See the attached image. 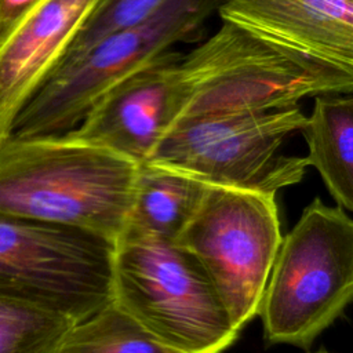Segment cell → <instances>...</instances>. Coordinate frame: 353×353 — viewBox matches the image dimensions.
I'll return each instance as SVG.
<instances>
[{
    "instance_id": "13",
    "label": "cell",
    "mask_w": 353,
    "mask_h": 353,
    "mask_svg": "<svg viewBox=\"0 0 353 353\" xmlns=\"http://www.w3.org/2000/svg\"><path fill=\"white\" fill-rule=\"evenodd\" d=\"M208 185L178 170L138 164L124 229L175 241Z\"/></svg>"
},
{
    "instance_id": "9",
    "label": "cell",
    "mask_w": 353,
    "mask_h": 353,
    "mask_svg": "<svg viewBox=\"0 0 353 353\" xmlns=\"http://www.w3.org/2000/svg\"><path fill=\"white\" fill-rule=\"evenodd\" d=\"M216 14L283 52L353 77V0H221Z\"/></svg>"
},
{
    "instance_id": "10",
    "label": "cell",
    "mask_w": 353,
    "mask_h": 353,
    "mask_svg": "<svg viewBox=\"0 0 353 353\" xmlns=\"http://www.w3.org/2000/svg\"><path fill=\"white\" fill-rule=\"evenodd\" d=\"M179 57L170 50L112 85L68 134L137 164L146 161L174 123L172 83Z\"/></svg>"
},
{
    "instance_id": "4",
    "label": "cell",
    "mask_w": 353,
    "mask_h": 353,
    "mask_svg": "<svg viewBox=\"0 0 353 353\" xmlns=\"http://www.w3.org/2000/svg\"><path fill=\"white\" fill-rule=\"evenodd\" d=\"M112 294L179 353H222L240 332L199 261L171 240L123 229L114 241Z\"/></svg>"
},
{
    "instance_id": "5",
    "label": "cell",
    "mask_w": 353,
    "mask_h": 353,
    "mask_svg": "<svg viewBox=\"0 0 353 353\" xmlns=\"http://www.w3.org/2000/svg\"><path fill=\"white\" fill-rule=\"evenodd\" d=\"M353 296V221L316 197L281 239L259 307L269 345L307 350Z\"/></svg>"
},
{
    "instance_id": "7",
    "label": "cell",
    "mask_w": 353,
    "mask_h": 353,
    "mask_svg": "<svg viewBox=\"0 0 353 353\" xmlns=\"http://www.w3.org/2000/svg\"><path fill=\"white\" fill-rule=\"evenodd\" d=\"M281 239L276 194L208 185L175 243L199 261L241 331L259 313Z\"/></svg>"
},
{
    "instance_id": "6",
    "label": "cell",
    "mask_w": 353,
    "mask_h": 353,
    "mask_svg": "<svg viewBox=\"0 0 353 353\" xmlns=\"http://www.w3.org/2000/svg\"><path fill=\"white\" fill-rule=\"evenodd\" d=\"M305 117L301 106H292L182 119L167 130L146 161L207 185L276 194L305 175V157L281 153Z\"/></svg>"
},
{
    "instance_id": "1",
    "label": "cell",
    "mask_w": 353,
    "mask_h": 353,
    "mask_svg": "<svg viewBox=\"0 0 353 353\" xmlns=\"http://www.w3.org/2000/svg\"><path fill=\"white\" fill-rule=\"evenodd\" d=\"M137 167L68 132L10 137L0 145V212L116 241L125 225Z\"/></svg>"
},
{
    "instance_id": "16",
    "label": "cell",
    "mask_w": 353,
    "mask_h": 353,
    "mask_svg": "<svg viewBox=\"0 0 353 353\" xmlns=\"http://www.w3.org/2000/svg\"><path fill=\"white\" fill-rule=\"evenodd\" d=\"M165 1L167 0H105L76 33L63 54L80 51L113 30L139 23L153 15Z\"/></svg>"
},
{
    "instance_id": "3",
    "label": "cell",
    "mask_w": 353,
    "mask_h": 353,
    "mask_svg": "<svg viewBox=\"0 0 353 353\" xmlns=\"http://www.w3.org/2000/svg\"><path fill=\"white\" fill-rule=\"evenodd\" d=\"M221 0H167L139 23L113 30L85 48L63 54L14 120V138L62 135L83 120L112 85L179 43L201 39Z\"/></svg>"
},
{
    "instance_id": "8",
    "label": "cell",
    "mask_w": 353,
    "mask_h": 353,
    "mask_svg": "<svg viewBox=\"0 0 353 353\" xmlns=\"http://www.w3.org/2000/svg\"><path fill=\"white\" fill-rule=\"evenodd\" d=\"M114 241L61 223L0 212V288L76 323L113 299Z\"/></svg>"
},
{
    "instance_id": "14",
    "label": "cell",
    "mask_w": 353,
    "mask_h": 353,
    "mask_svg": "<svg viewBox=\"0 0 353 353\" xmlns=\"http://www.w3.org/2000/svg\"><path fill=\"white\" fill-rule=\"evenodd\" d=\"M74 324L59 310L0 288V353H57Z\"/></svg>"
},
{
    "instance_id": "11",
    "label": "cell",
    "mask_w": 353,
    "mask_h": 353,
    "mask_svg": "<svg viewBox=\"0 0 353 353\" xmlns=\"http://www.w3.org/2000/svg\"><path fill=\"white\" fill-rule=\"evenodd\" d=\"M105 0H37L0 39V145L15 117Z\"/></svg>"
},
{
    "instance_id": "2",
    "label": "cell",
    "mask_w": 353,
    "mask_h": 353,
    "mask_svg": "<svg viewBox=\"0 0 353 353\" xmlns=\"http://www.w3.org/2000/svg\"><path fill=\"white\" fill-rule=\"evenodd\" d=\"M353 77L283 52L222 22L174 70V123L188 117L299 106L323 94H352ZM172 123V124H174Z\"/></svg>"
},
{
    "instance_id": "18",
    "label": "cell",
    "mask_w": 353,
    "mask_h": 353,
    "mask_svg": "<svg viewBox=\"0 0 353 353\" xmlns=\"http://www.w3.org/2000/svg\"><path fill=\"white\" fill-rule=\"evenodd\" d=\"M313 353H328V352H325V350H317V352H313Z\"/></svg>"
},
{
    "instance_id": "12",
    "label": "cell",
    "mask_w": 353,
    "mask_h": 353,
    "mask_svg": "<svg viewBox=\"0 0 353 353\" xmlns=\"http://www.w3.org/2000/svg\"><path fill=\"white\" fill-rule=\"evenodd\" d=\"M301 134L307 165L314 167L335 203L353 211V97L323 94L313 98Z\"/></svg>"
},
{
    "instance_id": "17",
    "label": "cell",
    "mask_w": 353,
    "mask_h": 353,
    "mask_svg": "<svg viewBox=\"0 0 353 353\" xmlns=\"http://www.w3.org/2000/svg\"><path fill=\"white\" fill-rule=\"evenodd\" d=\"M37 0H0V39Z\"/></svg>"
},
{
    "instance_id": "15",
    "label": "cell",
    "mask_w": 353,
    "mask_h": 353,
    "mask_svg": "<svg viewBox=\"0 0 353 353\" xmlns=\"http://www.w3.org/2000/svg\"><path fill=\"white\" fill-rule=\"evenodd\" d=\"M57 353H179L161 343L113 299L76 323Z\"/></svg>"
}]
</instances>
